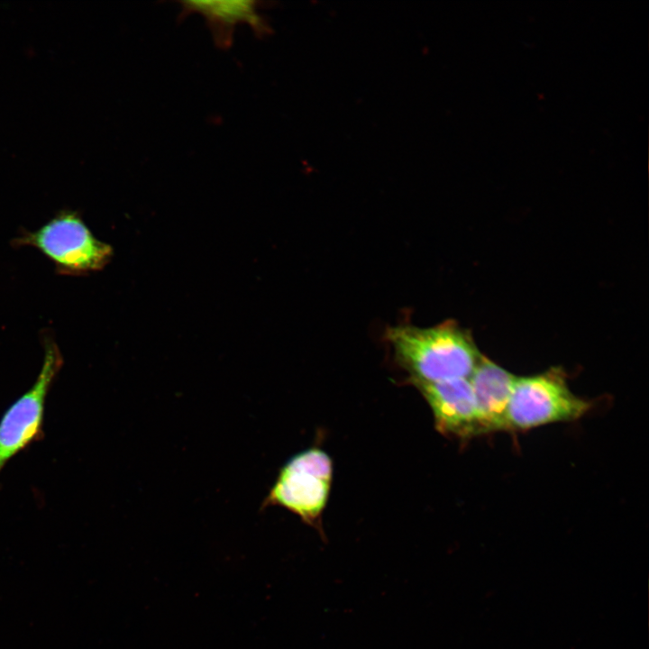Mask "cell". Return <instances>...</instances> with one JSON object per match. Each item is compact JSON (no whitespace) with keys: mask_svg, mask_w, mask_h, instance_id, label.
<instances>
[{"mask_svg":"<svg viewBox=\"0 0 649 649\" xmlns=\"http://www.w3.org/2000/svg\"><path fill=\"white\" fill-rule=\"evenodd\" d=\"M386 339L413 384L469 379L481 357L468 333L449 321L432 327L392 326Z\"/></svg>","mask_w":649,"mask_h":649,"instance_id":"1","label":"cell"},{"mask_svg":"<svg viewBox=\"0 0 649 649\" xmlns=\"http://www.w3.org/2000/svg\"><path fill=\"white\" fill-rule=\"evenodd\" d=\"M18 245L36 248L63 274L81 275L101 270L112 248L96 239L79 215L62 211L33 232H23Z\"/></svg>","mask_w":649,"mask_h":649,"instance_id":"2","label":"cell"},{"mask_svg":"<svg viewBox=\"0 0 649 649\" xmlns=\"http://www.w3.org/2000/svg\"><path fill=\"white\" fill-rule=\"evenodd\" d=\"M590 407V402L571 391L560 370L516 377L507 406V429L528 430L551 423L576 420Z\"/></svg>","mask_w":649,"mask_h":649,"instance_id":"3","label":"cell"},{"mask_svg":"<svg viewBox=\"0 0 649 649\" xmlns=\"http://www.w3.org/2000/svg\"><path fill=\"white\" fill-rule=\"evenodd\" d=\"M62 365L59 348L54 341L46 339L43 362L35 382L1 417L0 473L14 456L43 437L47 395Z\"/></svg>","mask_w":649,"mask_h":649,"instance_id":"4","label":"cell"},{"mask_svg":"<svg viewBox=\"0 0 649 649\" xmlns=\"http://www.w3.org/2000/svg\"><path fill=\"white\" fill-rule=\"evenodd\" d=\"M414 384L431 407L439 432L462 438L481 434L469 379Z\"/></svg>","mask_w":649,"mask_h":649,"instance_id":"5","label":"cell"},{"mask_svg":"<svg viewBox=\"0 0 649 649\" xmlns=\"http://www.w3.org/2000/svg\"><path fill=\"white\" fill-rule=\"evenodd\" d=\"M516 379L481 355L469 378L481 434L507 430V411Z\"/></svg>","mask_w":649,"mask_h":649,"instance_id":"6","label":"cell"},{"mask_svg":"<svg viewBox=\"0 0 649 649\" xmlns=\"http://www.w3.org/2000/svg\"><path fill=\"white\" fill-rule=\"evenodd\" d=\"M331 481L284 466L266 499L315 525L325 507Z\"/></svg>","mask_w":649,"mask_h":649,"instance_id":"7","label":"cell"},{"mask_svg":"<svg viewBox=\"0 0 649 649\" xmlns=\"http://www.w3.org/2000/svg\"><path fill=\"white\" fill-rule=\"evenodd\" d=\"M180 4L181 17L198 13L206 18L215 44L222 49L232 45L234 28L240 23L249 24L260 36L270 30L256 1H185Z\"/></svg>","mask_w":649,"mask_h":649,"instance_id":"8","label":"cell"},{"mask_svg":"<svg viewBox=\"0 0 649 649\" xmlns=\"http://www.w3.org/2000/svg\"><path fill=\"white\" fill-rule=\"evenodd\" d=\"M286 466L325 480L331 481L332 480V461L324 452L319 449H309L297 454L286 463Z\"/></svg>","mask_w":649,"mask_h":649,"instance_id":"9","label":"cell"}]
</instances>
